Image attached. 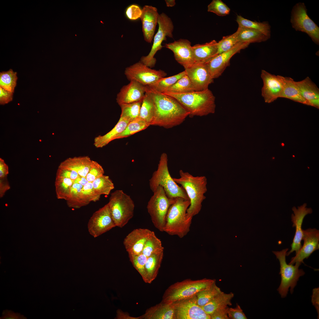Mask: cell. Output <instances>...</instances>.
<instances>
[{
    "label": "cell",
    "mask_w": 319,
    "mask_h": 319,
    "mask_svg": "<svg viewBox=\"0 0 319 319\" xmlns=\"http://www.w3.org/2000/svg\"><path fill=\"white\" fill-rule=\"evenodd\" d=\"M153 99L154 114L151 125L170 128L180 125L190 115L189 113L173 97L147 89Z\"/></svg>",
    "instance_id": "obj_1"
},
{
    "label": "cell",
    "mask_w": 319,
    "mask_h": 319,
    "mask_svg": "<svg viewBox=\"0 0 319 319\" xmlns=\"http://www.w3.org/2000/svg\"><path fill=\"white\" fill-rule=\"evenodd\" d=\"M163 94L176 99L189 113V115L191 116L206 115L213 113L215 111V98L209 89L202 91L184 93Z\"/></svg>",
    "instance_id": "obj_2"
},
{
    "label": "cell",
    "mask_w": 319,
    "mask_h": 319,
    "mask_svg": "<svg viewBox=\"0 0 319 319\" xmlns=\"http://www.w3.org/2000/svg\"><path fill=\"white\" fill-rule=\"evenodd\" d=\"M180 178H173L185 191L191 204L187 209L188 218L192 219L201 210L202 203L206 198L204 194L207 191V179L205 176H194L188 172L180 170Z\"/></svg>",
    "instance_id": "obj_3"
},
{
    "label": "cell",
    "mask_w": 319,
    "mask_h": 319,
    "mask_svg": "<svg viewBox=\"0 0 319 319\" xmlns=\"http://www.w3.org/2000/svg\"><path fill=\"white\" fill-rule=\"evenodd\" d=\"M190 204V200L180 197L175 198L168 210L164 232L181 238L187 235L192 219L188 217L187 213Z\"/></svg>",
    "instance_id": "obj_4"
},
{
    "label": "cell",
    "mask_w": 319,
    "mask_h": 319,
    "mask_svg": "<svg viewBox=\"0 0 319 319\" xmlns=\"http://www.w3.org/2000/svg\"><path fill=\"white\" fill-rule=\"evenodd\" d=\"M149 186L153 192L159 185L164 189L167 197L170 198L180 197L189 199L182 186H180L171 176L168 167L167 154L162 153L160 157L157 170L153 172L149 180Z\"/></svg>",
    "instance_id": "obj_5"
},
{
    "label": "cell",
    "mask_w": 319,
    "mask_h": 319,
    "mask_svg": "<svg viewBox=\"0 0 319 319\" xmlns=\"http://www.w3.org/2000/svg\"><path fill=\"white\" fill-rule=\"evenodd\" d=\"M215 279L204 278L197 280L187 279L170 285L165 291L162 301L171 303L193 296L210 285Z\"/></svg>",
    "instance_id": "obj_6"
},
{
    "label": "cell",
    "mask_w": 319,
    "mask_h": 319,
    "mask_svg": "<svg viewBox=\"0 0 319 319\" xmlns=\"http://www.w3.org/2000/svg\"><path fill=\"white\" fill-rule=\"evenodd\" d=\"M108 204L116 227L122 228L133 217L134 203L130 196L122 190H117L112 193Z\"/></svg>",
    "instance_id": "obj_7"
},
{
    "label": "cell",
    "mask_w": 319,
    "mask_h": 319,
    "mask_svg": "<svg viewBox=\"0 0 319 319\" xmlns=\"http://www.w3.org/2000/svg\"><path fill=\"white\" fill-rule=\"evenodd\" d=\"M288 250V248H286L280 251H272L280 263L281 281L277 290L282 298L287 296L289 287L290 292L292 293L299 278L305 274L302 269H299L302 263L297 262L295 265L287 263L286 256Z\"/></svg>",
    "instance_id": "obj_8"
},
{
    "label": "cell",
    "mask_w": 319,
    "mask_h": 319,
    "mask_svg": "<svg viewBox=\"0 0 319 319\" xmlns=\"http://www.w3.org/2000/svg\"><path fill=\"white\" fill-rule=\"evenodd\" d=\"M153 193L148 203L147 211L155 227L160 231L164 232L168 210L175 198H168L163 188L160 185Z\"/></svg>",
    "instance_id": "obj_9"
},
{
    "label": "cell",
    "mask_w": 319,
    "mask_h": 319,
    "mask_svg": "<svg viewBox=\"0 0 319 319\" xmlns=\"http://www.w3.org/2000/svg\"><path fill=\"white\" fill-rule=\"evenodd\" d=\"M158 31L154 36L151 50L148 54L142 56L140 61L150 68L154 67L156 60L154 56L157 52L162 47V43L166 40L167 37L172 38L174 25L171 18L166 14L162 13L159 14L158 19Z\"/></svg>",
    "instance_id": "obj_10"
},
{
    "label": "cell",
    "mask_w": 319,
    "mask_h": 319,
    "mask_svg": "<svg viewBox=\"0 0 319 319\" xmlns=\"http://www.w3.org/2000/svg\"><path fill=\"white\" fill-rule=\"evenodd\" d=\"M291 22L296 31L306 33L317 45L319 43V28L307 13L304 4L298 3L293 7L291 13Z\"/></svg>",
    "instance_id": "obj_11"
},
{
    "label": "cell",
    "mask_w": 319,
    "mask_h": 319,
    "mask_svg": "<svg viewBox=\"0 0 319 319\" xmlns=\"http://www.w3.org/2000/svg\"><path fill=\"white\" fill-rule=\"evenodd\" d=\"M125 74L130 81H135L145 86L152 84L167 75L164 71L152 69L140 61L126 68Z\"/></svg>",
    "instance_id": "obj_12"
},
{
    "label": "cell",
    "mask_w": 319,
    "mask_h": 319,
    "mask_svg": "<svg viewBox=\"0 0 319 319\" xmlns=\"http://www.w3.org/2000/svg\"><path fill=\"white\" fill-rule=\"evenodd\" d=\"M172 303L176 319H211L210 315L197 304L196 295Z\"/></svg>",
    "instance_id": "obj_13"
},
{
    "label": "cell",
    "mask_w": 319,
    "mask_h": 319,
    "mask_svg": "<svg viewBox=\"0 0 319 319\" xmlns=\"http://www.w3.org/2000/svg\"><path fill=\"white\" fill-rule=\"evenodd\" d=\"M115 227L108 203L93 214L87 224L89 233L95 238Z\"/></svg>",
    "instance_id": "obj_14"
},
{
    "label": "cell",
    "mask_w": 319,
    "mask_h": 319,
    "mask_svg": "<svg viewBox=\"0 0 319 319\" xmlns=\"http://www.w3.org/2000/svg\"><path fill=\"white\" fill-rule=\"evenodd\" d=\"M261 77L263 85L261 89V95L265 102H271L281 96L285 84L284 77L275 75L262 70Z\"/></svg>",
    "instance_id": "obj_15"
},
{
    "label": "cell",
    "mask_w": 319,
    "mask_h": 319,
    "mask_svg": "<svg viewBox=\"0 0 319 319\" xmlns=\"http://www.w3.org/2000/svg\"><path fill=\"white\" fill-rule=\"evenodd\" d=\"M250 44L239 43L229 50L218 55L206 64L212 78H218L226 68L230 64L231 58L239 53L242 49L247 48Z\"/></svg>",
    "instance_id": "obj_16"
},
{
    "label": "cell",
    "mask_w": 319,
    "mask_h": 319,
    "mask_svg": "<svg viewBox=\"0 0 319 319\" xmlns=\"http://www.w3.org/2000/svg\"><path fill=\"white\" fill-rule=\"evenodd\" d=\"M196 91L206 90L214 82L206 64L194 63L185 69Z\"/></svg>",
    "instance_id": "obj_17"
},
{
    "label": "cell",
    "mask_w": 319,
    "mask_h": 319,
    "mask_svg": "<svg viewBox=\"0 0 319 319\" xmlns=\"http://www.w3.org/2000/svg\"><path fill=\"white\" fill-rule=\"evenodd\" d=\"M302 240L303 245L295 256L292 258L289 264L293 265L297 262L303 263L305 259L307 258L319 249V230L315 228L303 230Z\"/></svg>",
    "instance_id": "obj_18"
},
{
    "label": "cell",
    "mask_w": 319,
    "mask_h": 319,
    "mask_svg": "<svg viewBox=\"0 0 319 319\" xmlns=\"http://www.w3.org/2000/svg\"><path fill=\"white\" fill-rule=\"evenodd\" d=\"M164 46L173 52L175 60L185 69L194 63L191 43L188 40L180 39Z\"/></svg>",
    "instance_id": "obj_19"
},
{
    "label": "cell",
    "mask_w": 319,
    "mask_h": 319,
    "mask_svg": "<svg viewBox=\"0 0 319 319\" xmlns=\"http://www.w3.org/2000/svg\"><path fill=\"white\" fill-rule=\"evenodd\" d=\"M306 206L307 204L305 203L298 206L297 209L295 206L292 208L294 214H292L291 221L293 223L292 227L295 228V233L291 245V249L287 253L286 256H288L294 251L297 254L302 246L301 242L302 239L303 230L302 226L303 220L307 215L311 214L313 212L311 208H307Z\"/></svg>",
    "instance_id": "obj_20"
},
{
    "label": "cell",
    "mask_w": 319,
    "mask_h": 319,
    "mask_svg": "<svg viewBox=\"0 0 319 319\" xmlns=\"http://www.w3.org/2000/svg\"><path fill=\"white\" fill-rule=\"evenodd\" d=\"M152 231L145 228L134 230L125 237L123 244L128 255L142 253L145 243Z\"/></svg>",
    "instance_id": "obj_21"
},
{
    "label": "cell",
    "mask_w": 319,
    "mask_h": 319,
    "mask_svg": "<svg viewBox=\"0 0 319 319\" xmlns=\"http://www.w3.org/2000/svg\"><path fill=\"white\" fill-rule=\"evenodd\" d=\"M146 92L145 86L134 81L123 86L118 94L116 101L119 105L142 101Z\"/></svg>",
    "instance_id": "obj_22"
},
{
    "label": "cell",
    "mask_w": 319,
    "mask_h": 319,
    "mask_svg": "<svg viewBox=\"0 0 319 319\" xmlns=\"http://www.w3.org/2000/svg\"><path fill=\"white\" fill-rule=\"evenodd\" d=\"M142 11L140 18L144 40L146 42L151 43L154 37L159 14L157 8L152 6L145 5Z\"/></svg>",
    "instance_id": "obj_23"
},
{
    "label": "cell",
    "mask_w": 319,
    "mask_h": 319,
    "mask_svg": "<svg viewBox=\"0 0 319 319\" xmlns=\"http://www.w3.org/2000/svg\"><path fill=\"white\" fill-rule=\"evenodd\" d=\"M194 63L206 64L217 56V42L213 40L192 46Z\"/></svg>",
    "instance_id": "obj_24"
},
{
    "label": "cell",
    "mask_w": 319,
    "mask_h": 319,
    "mask_svg": "<svg viewBox=\"0 0 319 319\" xmlns=\"http://www.w3.org/2000/svg\"><path fill=\"white\" fill-rule=\"evenodd\" d=\"M141 319H176L172 303L161 302L147 309Z\"/></svg>",
    "instance_id": "obj_25"
},
{
    "label": "cell",
    "mask_w": 319,
    "mask_h": 319,
    "mask_svg": "<svg viewBox=\"0 0 319 319\" xmlns=\"http://www.w3.org/2000/svg\"><path fill=\"white\" fill-rule=\"evenodd\" d=\"M92 161L88 156L70 157L61 162L58 167L73 170L79 175L86 177Z\"/></svg>",
    "instance_id": "obj_26"
},
{
    "label": "cell",
    "mask_w": 319,
    "mask_h": 319,
    "mask_svg": "<svg viewBox=\"0 0 319 319\" xmlns=\"http://www.w3.org/2000/svg\"><path fill=\"white\" fill-rule=\"evenodd\" d=\"M129 120L124 118H120L115 126L110 131L103 135L95 137L94 144L97 148H102L108 144L125 129L129 122Z\"/></svg>",
    "instance_id": "obj_27"
},
{
    "label": "cell",
    "mask_w": 319,
    "mask_h": 319,
    "mask_svg": "<svg viewBox=\"0 0 319 319\" xmlns=\"http://www.w3.org/2000/svg\"><path fill=\"white\" fill-rule=\"evenodd\" d=\"M163 252L153 254L147 258L145 265V283L150 284L157 277L163 258Z\"/></svg>",
    "instance_id": "obj_28"
},
{
    "label": "cell",
    "mask_w": 319,
    "mask_h": 319,
    "mask_svg": "<svg viewBox=\"0 0 319 319\" xmlns=\"http://www.w3.org/2000/svg\"><path fill=\"white\" fill-rule=\"evenodd\" d=\"M234 295L232 292L227 294L222 292L201 307L205 312L210 315L218 309L231 305V300Z\"/></svg>",
    "instance_id": "obj_29"
},
{
    "label": "cell",
    "mask_w": 319,
    "mask_h": 319,
    "mask_svg": "<svg viewBox=\"0 0 319 319\" xmlns=\"http://www.w3.org/2000/svg\"><path fill=\"white\" fill-rule=\"evenodd\" d=\"M240 43H260L266 41L269 39L263 34L251 29L238 27L236 32Z\"/></svg>",
    "instance_id": "obj_30"
},
{
    "label": "cell",
    "mask_w": 319,
    "mask_h": 319,
    "mask_svg": "<svg viewBox=\"0 0 319 319\" xmlns=\"http://www.w3.org/2000/svg\"><path fill=\"white\" fill-rule=\"evenodd\" d=\"M296 82L302 96L307 101L308 105L312 100L319 98V89L309 77Z\"/></svg>",
    "instance_id": "obj_31"
},
{
    "label": "cell",
    "mask_w": 319,
    "mask_h": 319,
    "mask_svg": "<svg viewBox=\"0 0 319 319\" xmlns=\"http://www.w3.org/2000/svg\"><path fill=\"white\" fill-rule=\"evenodd\" d=\"M284 88L281 97L288 98L308 105L307 102L300 92L296 82L289 77H284Z\"/></svg>",
    "instance_id": "obj_32"
},
{
    "label": "cell",
    "mask_w": 319,
    "mask_h": 319,
    "mask_svg": "<svg viewBox=\"0 0 319 319\" xmlns=\"http://www.w3.org/2000/svg\"><path fill=\"white\" fill-rule=\"evenodd\" d=\"M154 112V104L152 97L150 92L146 91L141 107L139 117L151 125Z\"/></svg>",
    "instance_id": "obj_33"
},
{
    "label": "cell",
    "mask_w": 319,
    "mask_h": 319,
    "mask_svg": "<svg viewBox=\"0 0 319 319\" xmlns=\"http://www.w3.org/2000/svg\"><path fill=\"white\" fill-rule=\"evenodd\" d=\"M236 21L238 27L255 30L261 32L269 38L271 37V26L266 22H259L253 21L246 19L240 15H237Z\"/></svg>",
    "instance_id": "obj_34"
},
{
    "label": "cell",
    "mask_w": 319,
    "mask_h": 319,
    "mask_svg": "<svg viewBox=\"0 0 319 319\" xmlns=\"http://www.w3.org/2000/svg\"><path fill=\"white\" fill-rule=\"evenodd\" d=\"M186 74L185 71L184 70L173 76L163 77L152 84L145 86L146 88L147 89L163 93Z\"/></svg>",
    "instance_id": "obj_35"
},
{
    "label": "cell",
    "mask_w": 319,
    "mask_h": 319,
    "mask_svg": "<svg viewBox=\"0 0 319 319\" xmlns=\"http://www.w3.org/2000/svg\"><path fill=\"white\" fill-rule=\"evenodd\" d=\"M222 292L220 288L217 286L216 281H215L196 294L197 304L201 307L204 306Z\"/></svg>",
    "instance_id": "obj_36"
},
{
    "label": "cell",
    "mask_w": 319,
    "mask_h": 319,
    "mask_svg": "<svg viewBox=\"0 0 319 319\" xmlns=\"http://www.w3.org/2000/svg\"><path fill=\"white\" fill-rule=\"evenodd\" d=\"M194 91H196L190 79L186 74L163 93H170L181 94Z\"/></svg>",
    "instance_id": "obj_37"
},
{
    "label": "cell",
    "mask_w": 319,
    "mask_h": 319,
    "mask_svg": "<svg viewBox=\"0 0 319 319\" xmlns=\"http://www.w3.org/2000/svg\"><path fill=\"white\" fill-rule=\"evenodd\" d=\"M149 126L145 121L139 117L129 122L125 129L115 139L128 137L145 129Z\"/></svg>",
    "instance_id": "obj_38"
},
{
    "label": "cell",
    "mask_w": 319,
    "mask_h": 319,
    "mask_svg": "<svg viewBox=\"0 0 319 319\" xmlns=\"http://www.w3.org/2000/svg\"><path fill=\"white\" fill-rule=\"evenodd\" d=\"M74 180L67 178H56L55 187L56 196L59 199L66 200L70 194Z\"/></svg>",
    "instance_id": "obj_39"
},
{
    "label": "cell",
    "mask_w": 319,
    "mask_h": 319,
    "mask_svg": "<svg viewBox=\"0 0 319 319\" xmlns=\"http://www.w3.org/2000/svg\"><path fill=\"white\" fill-rule=\"evenodd\" d=\"M95 191L98 194L108 195L114 188L113 181L109 176L103 175L92 182Z\"/></svg>",
    "instance_id": "obj_40"
},
{
    "label": "cell",
    "mask_w": 319,
    "mask_h": 319,
    "mask_svg": "<svg viewBox=\"0 0 319 319\" xmlns=\"http://www.w3.org/2000/svg\"><path fill=\"white\" fill-rule=\"evenodd\" d=\"M164 249L161 241L152 231L145 243L142 253L148 258L153 254L164 251Z\"/></svg>",
    "instance_id": "obj_41"
},
{
    "label": "cell",
    "mask_w": 319,
    "mask_h": 319,
    "mask_svg": "<svg viewBox=\"0 0 319 319\" xmlns=\"http://www.w3.org/2000/svg\"><path fill=\"white\" fill-rule=\"evenodd\" d=\"M142 101L120 105L121 110L120 117L130 121L139 117Z\"/></svg>",
    "instance_id": "obj_42"
},
{
    "label": "cell",
    "mask_w": 319,
    "mask_h": 319,
    "mask_svg": "<svg viewBox=\"0 0 319 319\" xmlns=\"http://www.w3.org/2000/svg\"><path fill=\"white\" fill-rule=\"evenodd\" d=\"M17 79V73L12 69L0 73V87L14 92Z\"/></svg>",
    "instance_id": "obj_43"
},
{
    "label": "cell",
    "mask_w": 319,
    "mask_h": 319,
    "mask_svg": "<svg viewBox=\"0 0 319 319\" xmlns=\"http://www.w3.org/2000/svg\"><path fill=\"white\" fill-rule=\"evenodd\" d=\"M100 196L95 191L92 183L89 182L83 186L81 191L80 199L82 207L91 202L99 201Z\"/></svg>",
    "instance_id": "obj_44"
},
{
    "label": "cell",
    "mask_w": 319,
    "mask_h": 319,
    "mask_svg": "<svg viewBox=\"0 0 319 319\" xmlns=\"http://www.w3.org/2000/svg\"><path fill=\"white\" fill-rule=\"evenodd\" d=\"M83 186L81 184L73 183L69 197L66 200L68 206L69 207L77 209L82 207L80 201V195Z\"/></svg>",
    "instance_id": "obj_45"
},
{
    "label": "cell",
    "mask_w": 319,
    "mask_h": 319,
    "mask_svg": "<svg viewBox=\"0 0 319 319\" xmlns=\"http://www.w3.org/2000/svg\"><path fill=\"white\" fill-rule=\"evenodd\" d=\"M239 43L236 32L231 35L224 36L217 42V55L229 50Z\"/></svg>",
    "instance_id": "obj_46"
},
{
    "label": "cell",
    "mask_w": 319,
    "mask_h": 319,
    "mask_svg": "<svg viewBox=\"0 0 319 319\" xmlns=\"http://www.w3.org/2000/svg\"><path fill=\"white\" fill-rule=\"evenodd\" d=\"M129 260L139 272L145 282L146 281L145 265L147 257L142 253L139 255H128Z\"/></svg>",
    "instance_id": "obj_47"
},
{
    "label": "cell",
    "mask_w": 319,
    "mask_h": 319,
    "mask_svg": "<svg viewBox=\"0 0 319 319\" xmlns=\"http://www.w3.org/2000/svg\"><path fill=\"white\" fill-rule=\"evenodd\" d=\"M207 11L208 12L213 13L218 16H224L230 14V9L222 0H213L208 5Z\"/></svg>",
    "instance_id": "obj_48"
},
{
    "label": "cell",
    "mask_w": 319,
    "mask_h": 319,
    "mask_svg": "<svg viewBox=\"0 0 319 319\" xmlns=\"http://www.w3.org/2000/svg\"><path fill=\"white\" fill-rule=\"evenodd\" d=\"M104 171L102 166L98 162L93 160L90 169L86 178L89 182H92L98 177L104 175Z\"/></svg>",
    "instance_id": "obj_49"
},
{
    "label": "cell",
    "mask_w": 319,
    "mask_h": 319,
    "mask_svg": "<svg viewBox=\"0 0 319 319\" xmlns=\"http://www.w3.org/2000/svg\"><path fill=\"white\" fill-rule=\"evenodd\" d=\"M142 11L140 6L134 4L129 6L126 9V14L127 17L130 20H136L140 18Z\"/></svg>",
    "instance_id": "obj_50"
},
{
    "label": "cell",
    "mask_w": 319,
    "mask_h": 319,
    "mask_svg": "<svg viewBox=\"0 0 319 319\" xmlns=\"http://www.w3.org/2000/svg\"><path fill=\"white\" fill-rule=\"evenodd\" d=\"M80 176L73 170L58 167L56 178H67L74 180Z\"/></svg>",
    "instance_id": "obj_51"
},
{
    "label": "cell",
    "mask_w": 319,
    "mask_h": 319,
    "mask_svg": "<svg viewBox=\"0 0 319 319\" xmlns=\"http://www.w3.org/2000/svg\"><path fill=\"white\" fill-rule=\"evenodd\" d=\"M228 315L229 319H246L247 318L241 307L238 304L235 308H228Z\"/></svg>",
    "instance_id": "obj_52"
},
{
    "label": "cell",
    "mask_w": 319,
    "mask_h": 319,
    "mask_svg": "<svg viewBox=\"0 0 319 319\" xmlns=\"http://www.w3.org/2000/svg\"><path fill=\"white\" fill-rule=\"evenodd\" d=\"M228 306L215 310L210 315L211 319H229L228 315Z\"/></svg>",
    "instance_id": "obj_53"
},
{
    "label": "cell",
    "mask_w": 319,
    "mask_h": 319,
    "mask_svg": "<svg viewBox=\"0 0 319 319\" xmlns=\"http://www.w3.org/2000/svg\"><path fill=\"white\" fill-rule=\"evenodd\" d=\"M13 92L7 91L0 87V104L4 105L12 101Z\"/></svg>",
    "instance_id": "obj_54"
},
{
    "label": "cell",
    "mask_w": 319,
    "mask_h": 319,
    "mask_svg": "<svg viewBox=\"0 0 319 319\" xmlns=\"http://www.w3.org/2000/svg\"><path fill=\"white\" fill-rule=\"evenodd\" d=\"M10 188L7 176L0 177V197H3L5 193Z\"/></svg>",
    "instance_id": "obj_55"
},
{
    "label": "cell",
    "mask_w": 319,
    "mask_h": 319,
    "mask_svg": "<svg viewBox=\"0 0 319 319\" xmlns=\"http://www.w3.org/2000/svg\"><path fill=\"white\" fill-rule=\"evenodd\" d=\"M2 316L1 319H23L25 318L23 315L18 313H15L14 312L9 310L4 311L2 314Z\"/></svg>",
    "instance_id": "obj_56"
},
{
    "label": "cell",
    "mask_w": 319,
    "mask_h": 319,
    "mask_svg": "<svg viewBox=\"0 0 319 319\" xmlns=\"http://www.w3.org/2000/svg\"><path fill=\"white\" fill-rule=\"evenodd\" d=\"M311 298L312 302L313 305L316 309L318 314V319L319 315V289L318 287L315 288L313 289Z\"/></svg>",
    "instance_id": "obj_57"
},
{
    "label": "cell",
    "mask_w": 319,
    "mask_h": 319,
    "mask_svg": "<svg viewBox=\"0 0 319 319\" xmlns=\"http://www.w3.org/2000/svg\"><path fill=\"white\" fill-rule=\"evenodd\" d=\"M116 319H141V316L135 317L131 316L128 313L124 312L120 309L117 311Z\"/></svg>",
    "instance_id": "obj_58"
},
{
    "label": "cell",
    "mask_w": 319,
    "mask_h": 319,
    "mask_svg": "<svg viewBox=\"0 0 319 319\" xmlns=\"http://www.w3.org/2000/svg\"><path fill=\"white\" fill-rule=\"evenodd\" d=\"M89 182L87 180L86 178L80 176L76 179L74 180V183L81 184L84 186L87 183Z\"/></svg>",
    "instance_id": "obj_59"
},
{
    "label": "cell",
    "mask_w": 319,
    "mask_h": 319,
    "mask_svg": "<svg viewBox=\"0 0 319 319\" xmlns=\"http://www.w3.org/2000/svg\"><path fill=\"white\" fill-rule=\"evenodd\" d=\"M165 1L167 6L172 7L175 4V1L174 0H166Z\"/></svg>",
    "instance_id": "obj_60"
}]
</instances>
